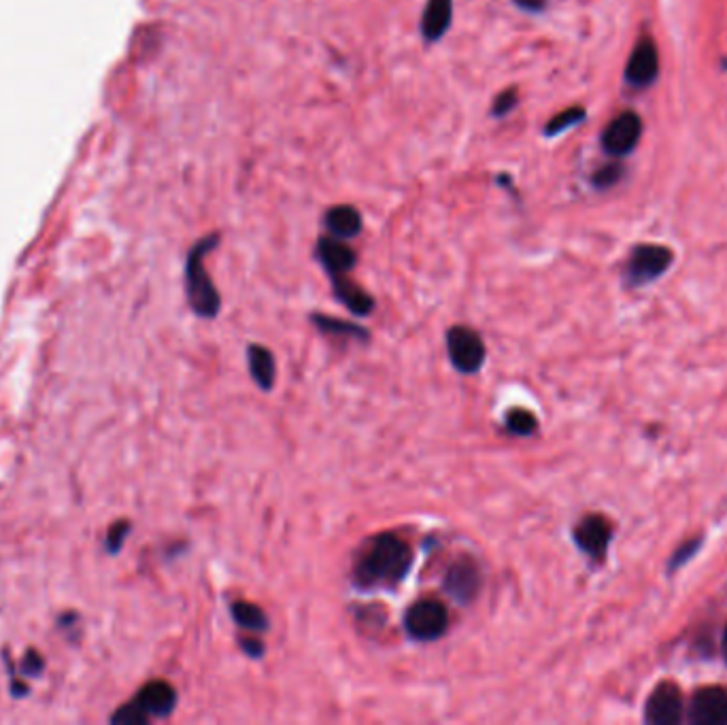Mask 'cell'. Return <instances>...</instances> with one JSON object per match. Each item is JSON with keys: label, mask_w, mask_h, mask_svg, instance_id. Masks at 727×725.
<instances>
[{"label": "cell", "mask_w": 727, "mask_h": 725, "mask_svg": "<svg viewBox=\"0 0 727 725\" xmlns=\"http://www.w3.org/2000/svg\"><path fill=\"white\" fill-rule=\"evenodd\" d=\"M415 555L411 545L394 532H381L355 553L351 581L362 592L394 589L409 577Z\"/></svg>", "instance_id": "1"}, {"label": "cell", "mask_w": 727, "mask_h": 725, "mask_svg": "<svg viewBox=\"0 0 727 725\" xmlns=\"http://www.w3.org/2000/svg\"><path fill=\"white\" fill-rule=\"evenodd\" d=\"M217 232L202 236V239L190 249L188 260H185V294L192 311L202 319L217 317L222 309V296H219L213 279L205 268V258L219 245Z\"/></svg>", "instance_id": "2"}, {"label": "cell", "mask_w": 727, "mask_h": 725, "mask_svg": "<svg viewBox=\"0 0 727 725\" xmlns=\"http://www.w3.org/2000/svg\"><path fill=\"white\" fill-rule=\"evenodd\" d=\"M177 706V691L171 683L166 681H151L139 689L128 704L117 708V713L111 717L113 723L122 725H145L151 719H166L173 715Z\"/></svg>", "instance_id": "3"}, {"label": "cell", "mask_w": 727, "mask_h": 725, "mask_svg": "<svg viewBox=\"0 0 727 725\" xmlns=\"http://www.w3.org/2000/svg\"><path fill=\"white\" fill-rule=\"evenodd\" d=\"M404 632L417 643H432L449 630L447 606L436 598H421L413 602L402 619Z\"/></svg>", "instance_id": "4"}, {"label": "cell", "mask_w": 727, "mask_h": 725, "mask_svg": "<svg viewBox=\"0 0 727 725\" xmlns=\"http://www.w3.org/2000/svg\"><path fill=\"white\" fill-rule=\"evenodd\" d=\"M674 262V254L672 249L666 245H655V243H645V245H636L632 249V254L628 258V264H625V283L630 288H642V285H649L655 279L662 277L668 268Z\"/></svg>", "instance_id": "5"}, {"label": "cell", "mask_w": 727, "mask_h": 725, "mask_svg": "<svg viewBox=\"0 0 727 725\" xmlns=\"http://www.w3.org/2000/svg\"><path fill=\"white\" fill-rule=\"evenodd\" d=\"M451 366L462 375H475L485 364V343L468 326H453L445 334Z\"/></svg>", "instance_id": "6"}, {"label": "cell", "mask_w": 727, "mask_h": 725, "mask_svg": "<svg viewBox=\"0 0 727 725\" xmlns=\"http://www.w3.org/2000/svg\"><path fill=\"white\" fill-rule=\"evenodd\" d=\"M483 585V577H481V568L479 564L468 558V555H462L455 562L449 564L445 577H443V589L445 594L462 606L470 604L475 600L481 592Z\"/></svg>", "instance_id": "7"}, {"label": "cell", "mask_w": 727, "mask_h": 725, "mask_svg": "<svg viewBox=\"0 0 727 725\" xmlns=\"http://www.w3.org/2000/svg\"><path fill=\"white\" fill-rule=\"evenodd\" d=\"M642 137V120L634 111H625L617 115L615 120L608 124L602 132L600 143L606 156L611 158H625L630 156L640 143Z\"/></svg>", "instance_id": "8"}, {"label": "cell", "mask_w": 727, "mask_h": 725, "mask_svg": "<svg viewBox=\"0 0 727 725\" xmlns=\"http://www.w3.org/2000/svg\"><path fill=\"white\" fill-rule=\"evenodd\" d=\"M572 538L589 560L604 562L608 545L613 541V524L600 513L585 515L572 530Z\"/></svg>", "instance_id": "9"}, {"label": "cell", "mask_w": 727, "mask_h": 725, "mask_svg": "<svg viewBox=\"0 0 727 725\" xmlns=\"http://www.w3.org/2000/svg\"><path fill=\"white\" fill-rule=\"evenodd\" d=\"M685 715V700L674 683H659L645 704V719L653 725H676Z\"/></svg>", "instance_id": "10"}, {"label": "cell", "mask_w": 727, "mask_h": 725, "mask_svg": "<svg viewBox=\"0 0 727 725\" xmlns=\"http://www.w3.org/2000/svg\"><path fill=\"white\" fill-rule=\"evenodd\" d=\"M659 77V52L649 37H642L632 49L630 60L625 64V83L636 90H645Z\"/></svg>", "instance_id": "11"}, {"label": "cell", "mask_w": 727, "mask_h": 725, "mask_svg": "<svg viewBox=\"0 0 727 725\" xmlns=\"http://www.w3.org/2000/svg\"><path fill=\"white\" fill-rule=\"evenodd\" d=\"M687 717L696 725H727V691L723 687H702L693 694Z\"/></svg>", "instance_id": "12"}, {"label": "cell", "mask_w": 727, "mask_h": 725, "mask_svg": "<svg viewBox=\"0 0 727 725\" xmlns=\"http://www.w3.org/2000/svg\"><path fill=\"white\" fill-rule=\"evenodd\" d=\"M315 258L324 266L328 277L338 275H349L353 266L358 264V254L351 249V245L343 239H336V236H321L315 247Z\"/></svg>", "instance_id": "13"}, {"label": "cell", "mask_w": 727, "mask_h": 725, "mask_svg": "<svg viewBox=\"0 0 727 725\" xmlns=\"http://www.w3.org/2000/svg\"><path fill=\"white\" fill-rule=\"evenodd\" d=\"M453 20V0H428L424 13H421V37L426 43H438L451 28Z\"/></svg>", "instance_id": "14"}, {"label": "cell", "mask_w": 727, "mask_h": 725, "mask_svg": "<svg viewBox=\"0 0 727 725\" xmlns=\"http://www.w3.org/2000/svg\"><path fill=\"white\" fill-rule=\"evenodd\" d=\"M330 283H332L334 298L341 302L343 307H347L353 315L366 317L375 311V298L370 296L364 288H360L358 283L351 281L349 275L330 277Z\"/></svg>", "instance_id": "15"}, {"label": "cell", "mask_w": 727, "mask_h": 725, "mask_svg": "<svg viewBox=\"0 0 727 725\" xmlns=\"http://www.w3.org/2000/svg\"><path fill=\"white\" fill-rule=\"evenodd\" d=\"M324 226L330 232V236L336 239L351 241L362 232V215L360 211L351 205H336L330 207L324 215Z\"/></svg>", "instance_id": "16"}, {"label": "cell", "mask_w": 727, "mask_h": 725, "mask_svg": "<svg viewBox=\"0 0 727 725\" xmlns=\"http://www.w3.org/2000/svg\"><path fill=\"white\" fill-rule=\"evenodd\" d=\"M249 375L262 392H270L277 381V362L273 351L262 345H249L247 349Z\"/></svg>", "instance_id": "17"}, {"label": "cell", "mask_w": 727, "mask_h": 725, "mask_svg": "<svg viewBox=\"0 0 727 725\" xmlns=\"http://www.w3.org/2000/svg\"><path fill=\"white\" fill-rule=\"evenodd\" d=\"M311 322L324 332V334H332V336H343V339H349V341H360V343H366L370 339V332L355 324V322H347V319H338V317H330V315H324V313H313L311 315Z\"/></svg>", "instance_id": "18"}, {"label": "cell", "mask_w": 727, "mask_h": 725, "mask_svg": "<svg viewBox=\"0 0 727 725\" xmlns=\"http://www.w3.org/2000/svg\"><path fill=\"white\" fill-rule=\"evenodd\" d=\"M230 615L236 626L249 630V632L262 634V632H268V628H270V621H268V615L264 613V609H260L258 604L247 602V600H234L230 604Z\"/></svg>", "instance_id": "19"}, {"label": "cell", "mask_w": 727, "mask_h": 725, "mask_svg": "<svg viewBox=\"0 0 727 725\" xmlns=\"http://www.w3.org/2000/svg\"><path fill=\"white\" fill-rule=\"evenodd\" d=\"M585 120H587V111L583 107H579V105H574V107H568V109L560 111L557 115H553L551 120L547 122L543 132H545L547 139H553V137H560V134L568 132L570 128L581 126Z\"/></svg>", "instance_id": "20"}, {"label": "cell", "mask_w": 727, "mask_h": 725, "mask_svg": "<svg viewBox=\"0 0 727 725\" xmlns=\"http://www.w3.org/2000/svg\"><path fill=\"white\" fill-rule=\"evenodd\" d=\"M504 428L513 436H532L538 430V419L528 409H511L504 415Z\"/></svg>", "instance_id": "21"}, {"label": "cell", "mask_w": 727, "mask_h": 725, "mask_svg": "<svg viewBox=\"0 0 727 725\" xmlns=\"http://www.w3.org/2000/svg\"><path fill=\"white\" fill-rule=\"evenodd\" d=\"M623 175H625V168L621 164L613 162V164H606V166L598 168L594 177H591V183H594L596 190L604 192V190L615 188V185L623 179Z\"/></svg>", "instance_id": "22"}, {"label": "cell", "mask_w": 727, "mask_h": 725, "mask_svg": "<svg viewBox=\"0 0 727 725\" xmlns=\"http://www.w3.org/2000/svg\"><path fill=\"white\" fill-rule=\"evenodd\" d=\"M132 530V524L128 519H120L117 524H113L107 532V541H105V547L109 553H120L124 543H126V536L130 534Z\"/></svg>", "instance_id": "23"}, {"label": "cell", "mask_w": 727, "mask_h": 725, "mask_svg": "<svg viewBox=\"0 0 727 725\" xmlns=\"http://www.w3.org/2000/svg\"><path fill=\"white\" fill-rule=\"evenodd\" d=\"M519 105V92L517 88H509L500 92L496 98H494V105H492V115L496 117V120H500V117H506L511 115Z\"/></svg>", "instance_id": "24"}, {"label": "cell", "mask_w": 727, "mask_h": 725, "mask_svg": "<svg viewBox=\"0 0 727 725\" xmlns=\"http://www.w3.org/2000/svg\"><path fill=\"white\" fill-rule=\"evenodd\" d=\"M43 668H45L43 657L37 651H28L24 660H22V674H24V677H39V674L43 672Z\"/></svg>", "instance_id": "25"}, {"label": "cell", "mask_w": 727, "mask_h": 725, "mask_svg": "<svg viewBox=\"0 0 727 725\" xmlns=\"http://www.w3.org/2000/svg\"><path fill=\"white\" fill-rule=\"evenodd\" d=\"M700 538H698V541H691V543H685L679 551H676L674 555H672V560H670V570H674L676 566H683L687 560H691L693 558V555H696V551H698V547H700Z\"/></svg>", "instance_id": "26"}, {"label": "cell", "mask_w": 727, "mask_h": 725, "mask_svg": "<svg viewBox=\"0 0 727 725\" xmlns=\"http://www.w3.org/2000/svg\"><path fill=\"white\" fill-rule=\"evenodd\" d=\"M241 647H243V651H245L249 657H253V660H260V657H262V655H264V651H266V647H264L262 640H256V638H241Z\"/></svg>", "instance_id": "27"}, {"label": "cell", "mask_w": 727, "mask_h": 725, "mask_svg": "<svg viewBox=\"0 0 727 725\" xmlns=\"http://www.w3.org/2000/svg\"><path fill=\"white\" fill-rule=\"evenodd\" d=\"M513 3L521 11H528V13H540L547 7V0H513Z\"/></svg>", "instance_id": "28"}, {"label": "cell", "mask_w": 727, "mask_h": 725, "mask_svg": "<svg viewBox=\"0 0 727 725\" xmlns=\"http://www.w3.org/2000/svg\"><path fill=\"white\" fill-rule=\"evenodd\" d=\"M723 653H725V660H727V628L723 632Z\"/></svg>", "instance_id": "29"}]
</instances>
